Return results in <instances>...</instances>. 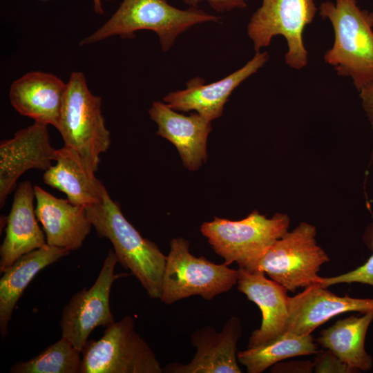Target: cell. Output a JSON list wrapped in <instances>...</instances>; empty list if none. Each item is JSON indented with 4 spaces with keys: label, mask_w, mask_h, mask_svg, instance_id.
<instances>
[{
    "label": "cell",
    "mask_w": 373,
    "mask_h": 373,
    "mask_svg": "<svg viewBox=\"0 0 373 373\" xmlns=\"http://www.w3.org/2000/svg\"><path fill=\"white\" fill-rule=\"evenodd\" d=\"M314 362L311 361H291L276 363L271 366V372L276 373H311L314 372Z\"/></svg>",
    "instance_id": "cell-27"
},
{
    "label": "cell",
    "mask_w": 373,
    "mask_h": 373,
    "mask_svg": "<svg viewBox=\"0 0 373 373\" xmlns=\"http://www.w3.org/2000/svg\"><path fill=\"white\" fill-rule=\"evenodd\" d=\"M86 210L98 236L112 243L117 262L131 271L151 298L160 299L166 256L126 220L105 186L99 201Z\"/></svg>",
    "instance_id": "cell-1"
},
{
    "label": "cell",
    "mask_w": 373,
    "mask_h": 373,
    "mask_svg": "<svg viewBox=\"0 0 373 373\" xmlns=\"http://www.w3.org/2000/svg\"><path fill=\"white\" fill-rule=\"evenodd\" d=\"M94 5V10L98 15L104 14V10L102 5V0H93Z\"/></svg>",
    "instance_id": "cell-30"
},
{
    "label": "cell",
    "mask_w": 373,
    "mask_h": 373,
    "mask_svg": "<svg viewBox=\"0 0 373 373\" xmlns=\"http://www.w3.org/2000/svg\"><path fill=\"white\" fill-rule=\"evenodd\" d=\"M57 149L47 125L35 122L0 144V207L15 188L19 178L30 169L46 171L55 161Z\"/></svg>",
    "instance_id": "cell-11"
},
{
    "label": "cell",
    "mask_w": 373,
    "mask_h": 373,
    "mask_svg": "<svg viewBox=\"0 0 373 373\" xmlns=\"http://www.w3.org/2000/svg\"><path fill=\"white\" fill-rule=\"evenodd\" d=\"M288 318L286 332L304 336L338 314L373 309L372 298L339 296L315 283L287 298Z\"/></svg>",
    "instance_id": "cell-13"
},
{
    "label": "cell",
    "mask_w": 373,
    "mask_h": 373,
    "mask_svg": "<svg viewBox=\"0 0 373 373\" xmlns=\"http://www.w3.org/2000/svg\"><path fill=\"white\" fill-rule=\"evenodd\" d=\"M35 213L42 225L46 244L70 251L79 249L93 227L86 207L59 198L34 186Z\"/></svg>",
    "instance_id": "cell-16"
},
{
    "label": "cell",
    "mask_w": 373,
    "mask_h": 373,
    "mask_svg": "<svg viewBox=\"0 0 373 373\" xmlns=\"http://www.w3.org/2000/svg\"><path fill=\"white\" fill-rule=\"evenodd\" d=\"M238 289L256 303L262 313L260 327L253 331L247 347L269 343L286 332L287 289L261 271L238 269Z\"/></svg>",
    "instance_id": "cell-15"
},
{
    "label": "cell",
    "mask_w": 373,
    "mask_h": 373,
    "mask_svg": "<svg viewBox=\"0 0 373 373\" xmlns=\"http://www.w3.org/2000/svg\"><path fill=\"white\" fill-rule=\"evenodd\" d=\"M158 127L157 135L171 142L190 171L198 170L207 158V141L211 121L198 113L189 116L178 113L165 102H153L149 110Z\"/></svg>",
    "instance_id": "cell-17"
},
{
    "label": "cell",
    "mask_w": 373,
    "mask_h": 373,
    "mask_svg": "<svg viewBox=\"0 0 373 373\" xmlns=\"http://www.w3.org/2000/svg\"><path fill=\"white\" fill-rule=\"evenodd\" d=\"M321 16L334 28V43L325 61L338 75L349 76L359 91L373 84V23L370 13L361 10L356 0L324 1Z\"/></svg>",
    "instance_id": "cell-2"
},
{
    "label": "cell",
    "mask_w": 373,
    "mask_h": 373,
    "mask_svg": "<svg viewBox=\"0 0 373 373\" xmlns=\"http://www.w3.org/2000/svg\"><path fill=\"white\" fill-rule=\"evenodd\" d=\"M237 281L238 270L194 256L189 241L175 238L166 256L160 299L166 305L195 295L211 300L229 291Z\"/></svg>",
    "instance_id": "cell-6"
},
{
    "label": "cell",
    "mask_w": 373,
    "mask_h": 373,
    "mask_svg": "<svg viewBox=\"0 0 373 373\" xmlns=\"http://www.w3.org/2000/svg\"><path fill=\"white\" fill-rule=\"evenodd\" d=\"M372 321L373 309L361 316L338 320L331 327L323 329L314 341L357 372H368L372 368L373 358L366 351L365 345Z\"/></svg>",
    "instance_id": "cell-22"
},
{
    "label": "cell",
    "mask_w": 373,
    "mask_h": 373,
    "mask_svg": "<svg viewBox=\"0 0 373 373\" xmlns=\"http://www.w3.org/2000/svg\"><path fill=\"white\" fill-rule=\"evenodd\" d=\"M220 18L198 9L182 10L166 0H123L111 17L79 45L100 41L113 36L131 38L141 30L154 31L159 37L164 52L173 44L176 37L191 26Z\"/></svg>",
    "instance_id": "cell-3"
},
{
    "label": "cell",
    "mask_w": 373,
    "mask_h": 373,
    "mask_svg": "<svg viewBox=\"0 0 373 373\" xmlns=\"http://www.w3.org/2000/svg\"><path fill=\"white\" fill-rule=\"evenodd\" d=\"M268 59L267 52H256L242 68L225 78L206 85L204 79L195 77L186 83V89L171 92L163 97V100L175 111L193 110L211 122L222 115L224 104L233 90Z\"/></svg>",
    "instance_id": "cell-14"
},
{
    "label": "cell",
    "mask_w": 373,
    "mask_h": 373,
    "mask_svg": "<svg viewBox=\"0 0 373 373\" xmlns=\"http://www.w3.org/2000/svg\"><path fill=\"white\" fill-rule=\"evenodd\" d=\"M55 162L44 173L46 184L65 193L74 204L86 207L99 201L104 186L77 151L64 145L57 149Z\"/></svg>",
    "instance_id": "cell-20"
},
{
    "label": "cell",
    "mask_w": 373,
    "mask_h": 373,
    "mask_svg": "<svg viewBox=\"0 0 373 373\" xmlns=\"http://www.w3.org/2000/svg\"><path fill=\"white\" fill-rule=\"evenodd\" d=\"M362 239L366 247L372 251V255L362 265L338 276H319L316 283L325 288L340 283H354L373 287V220L365 227Z\"/></svg>",
    "instance_id": "cell-25"
},
{
    "label": "cell",
    "mask_w": 373,
    "mask_h": 373,
    "mask_svg": "<svg viewBox=\"0 0 373 373\" xmlns=\"http://www.w3.org/2000/svg\"><path fill=\"white\" fill-rule=\"evenodd\" d=\"M35 199L32 183L20 182L6 218V236L0 247L1 273L24 254L46 245L45 233L37 222Z\"/></svg>",
    "instance_id": "cell-19"
},
{
    "label": "cell",
    "mask_w": 373,
    "mask_h": 373,
    "mask_svg": "<svg viewBox=\"0 0 373 373\" xmlns=\"http://www.w3.org/2000/svg\"><path fill=\"white\" fill-rule=\"evenodd\" d=\"M64 248L46 245L24 254L3 271L0 279V332L4 339L17 301L32 278L44 268L69 254Z\"/></svg>",
    "instance_id": "cell-21"
},
{
    "label": "cell",
    "mask_w": 373,
    "mask_h": 373,
    "mask_svg": "<svg viewBox=\"0 0 373 373\" xmlns=\"http://www.w3.org/2000/svg\"><path fill=\"white\" fill-rule=\"evenodd\" d=\"M316 236L315 226L300 222L266 251L254 271H263L291 292L316 283L321 266L330 259Z\"/></svg>",
    "instance_id": "cell-8"
},
{
    "label": "cell",
    "mask_w": 373,
    "mask_h": 373,
    "mask_svg": "<svg viewBox=\"0 0 373 373\" xmlns=\"http://www.w3.org/2000/svg\"><path fill=\"white\" fill-rule=\"evenodd\" d=\"M66 338H61L35 357L14 364L11 373H79L82 357Z\"/></svg>",
    "instance_id": "cell-24"
},
{
    "label": "cell",
    "mask_w": 373,
    "mask_h": 373,
    "mask_svg": "<svg viewBox=\"0 0 373 373\" xmlns=\"http://www.w3.org/2000/svg\"><path fill=\"white\" fill-rule=\"evenodd\" d=\"M370 19H371L372 23H373V12L370 13Z\"/></svg>",
    "instance_id": "cell-31"
},
{
    "label": "cell",
    "mask_w": 373,
    "mask_h": 373,
    "mask_svg": "<svg viewBox=\"0 0 373 373\" xmlns=\"http://www.w3.org/2000/svg\"><path fill=\"white\" fill-rule=\"evenodd\" d=\"M117 262L115 251L110 249L93 285L75 293L64 307L60 321L62 336L79 352L94 329L115 322L109 300L114 281L122 276L114 274Z\"/></svg>",
    "instance_id": "cell-10"
},
{
    "label": "cell",
    "mask_w": 373,
    "mask_h": 373,
    "mask_svg": "<svg viewBox=\"0 0 373 373\" xmlns=\"http://www.w3.org/2000/svg\"><path fill=\"white\" fill-rule=\"evenodd\" d=\"M79 373H162L149 345L135 330L131 316L107 326L99 340H88Z\"/></svg>",
    "instance_id": "cell-7"
},
{
    "label": "cell",
    "mask_w": 373,
    "mask_h": 373,
    "mask_svg": "<svg viewBox=\"0 0 373 373\" xmlns=\"http://www.w3.org/2000/svg\"><path fill=\"white\" fill-rule=\"evenodd\" d=\"M316 11L314 0H262L247 26L254 50L259 52L269 45L274 37L282 35L288 46L286 64L295 69L303 68L307 64L303 33Z\"/></svg>",
    "instance_id": "cell-9"
},
{
    "label": "cell",
    "mask_w": 373,
    "mask_h": 373,
    "mask_svg": "<svg viewBox=\"0 0 373 373\" xmlns=\"http://www.w3.org/2000/svg\"><path fill=\"white\" fill-rule=\"evenodd\" d=\"M290 219L286 214L276 213L271 218L255 210L240 220L214 217L200 227L213 251L229 265L254 271L259 259L287 231Z\"/></svg>",
    "instance_id": "cell-4"
},
{
    "label": "cell",
    "mask_w": 373,
    "mask_h": 373,
    "mask_svg": "<svg viewBox=\"0 0 373 373\" xmlns=\"http://www.w3.org/2000/svg\"><path fill=\"white\" fill-rule=\"evenodd\" d=\"M242 334L241 321L231 316L220 332L205 325L193 332L191 343L196 352L191 361L172 363L163 368L166 373H242L237 345Z\"/></svg>",
    "instance_id": "cell-12"
},
{
    "label": "cell",
    "mask_w": 373,
    "mask_h": 373,
    "mask_svg": "<svg viewBox=\"0 0 373 373\" xmlns=\"http://www.w3.org/2000/svg\"><path fill=\"white\" fill-rule=\"evenodd\" d=\"M193 8H198L201 0H182ZM211 8L218 12L229 11L234 8H245L247 4L245 0H207Z\"/></svg>",
    "instance_id": "cell-28"
},
{
    "label": "cell",
    "mask_w": 373,
    "mask_h": 373,
    "mask_svg": "<svg viewBox=\"0 0 373 373\" xmlns=\"http://www.w3.org/2000/svg\"><path fill=\"white\" fill-rule=\"evenodd\" d=\"M316 373H356L355 370L343 362L329 350L319 353L314 362Z\"/></svg>",
    "instance_id": "cell-26"
},
{
    "label": "cell",
    "mask_w": 373,
    "mask_h": 373,
    "mask_svg": "<svg viewBox=\"0 0 373 373\" xmlns=\"http://www.w3.org/2000/svg\"><path fill=\"white\" fill-rule=\"evenodd\" d=\"M359 91L360 97L362 99L363 107L373 129V84L364 87ZM372 158L373 152L372 160Z\"/></svg>",
    "instance_id": "cell-29"
},
{
    "label": "cell",
    "mask_w": 373,
    "mask_h": 373,
    "mask_svg": "<svg viewBox=\"0 0 373 373\" xmlns=\"http://www.w3.org/2000/svg\"><path fill=\"white\" fill-rule=\"evenodd\" d=\"M57 129L64 145L77 151L96 172L100 154L110 146L111 134L102 112V97L91 93L82 72H73L66 83Z\"/></svg>",
    "instance_id": "cell-5"
},
{
    "label": "cell",
    "mask_w": 373,
    "mask_h": 373,
    "mask_svg": "<svg viewBox=\"0 0 373 373\" xmlns=\"http://www.w3.org/2000/svg\"><path fill=\"white\" fill-rule=\"evenodd\" d=\"M316 353L317 345L311 334L285 332L269 343L238 352V361L248 373H261L283 360Z\"/></svg>",
    "instance_id": "cell-23"
},
{
    "label": "cell",
    "mask_w": 373,
    "mask_h": 373,
    "mask_svg": "<svg viewBox=\"0 0 373 373\" xmlns=\"http://www.w3.org/2000/svg\"><path fill=\"white\" fill-rule=\"evenodd\" d=\"M66 90V83L57 76L31 71L12 83L9 99L20 115L57 128Z\"/></svg>",
    "instance_id": "cell-18"
}]
</instances>
